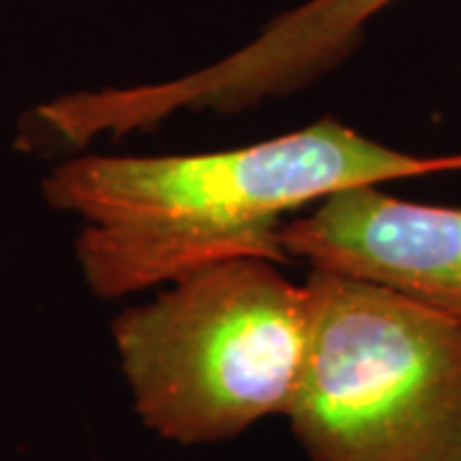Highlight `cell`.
<instances>
[{
    "instance_id": "cell-4",
    "label": "cell",
    "mask_w": 461,
    "mask_h": 461,
    "mask_svg": "<svg viewBox=\"0 0 461 461\" xmlns=\"http://www.w3.org/2000/svg\"><path fill=\"white\" fill-rule=\"evenodd\" d=\"M280 244L313 269L375 282L461 323V208L341 190L285 221Z\"/></svg>"
},
{
    "instance_id": "cell-5",
    "label": "cell",
    "mask_w": 461,
    "mask_h": 461,
    "mask_svg": "<svg viewBox=\"0 0 461 461\" xmlns=\"http://www.w3.org/2000/svg\"><path fill=\"white\" fill-rule=\"evenodd\" d=\"M395 0H308L272 18L241 50L213 65L151 85L159 115L180 111L239 113L285 98L346 62L372 18Z\"/></svg>"
},
{
    "instance_id": "cell-1",
    "label": "cell",
    "mask_w": 461,
    "mask_h": 461,
    "mask_svg": "<svg viewBox=\"0 0 461 461\" xmlns=\"http://www.w3.org/2000/svg\"><path fill=\"white\" fill-rule=\"evenodd\" d=\"M461 169V154L418 157L321 118L226 151L175 157L72 154L41 182L44 200L83 221L75 254L103 300L133 295L230 259L293 262L285 215L330 195Z\"/></svg>"
},
{
    "instance_id": "cell-3",
    "label": "cell",
    "mask_w": 461,
    "mask_h": 461,
    "mask_svg": "<svg viewBox=\"0 0 461 461\" xmlns=\"http://www.w3.org/2000/svg\"><path fill=\"white\" fill-rule=\"evenodd\" d=\"M287 418L311 461H461V323L375 282L313 269Z\"/></svg>"
},
{
    "instance_id": "cell-2",
    "label": "cell",
    "mask_w": 461,
    "mask_h": 461,
    "mask_svg": "<svg viewBox=\"0 0 461 461\" xmlns=\"http://www.w3.org/2000/svg\"><path fill=\"white\" fill-rule=\"evenodd\" d=\"M308 290L269 259L211 264L113 321L133 408L157 436L221 444L285 415L308 351Z\"/></svg>"
}]
</instances>
